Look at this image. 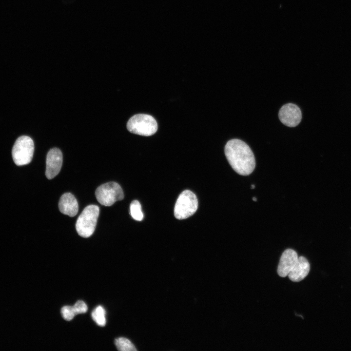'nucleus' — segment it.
<instances>
[{
    "instance_id": "8",
    "label": "nucleus",
    "mask_w": 351,
    "mask_h": 351,
    "mask_svg": "<svg viewBox=\"0 0 351 351\" xmlns=\"http://www.w3.org/2000/svg\"><path fill=\"white\" fill-rule=\"evenodd\" d=\"M62 154L57 148L51 149L46 156L45 175L49 179L55 177L60 172L62 164Z\"/></svg>"
},
{
    "instance_id": "9",
    "label": "nucleus",
    "mask_w": 351,
    "mask_h": 351,
    "mask_svg": "<svg viewBox=\"0 0 351 351\" xmlns=\"http://www.w3.org/2000/svg\"><path fill=\"white\" fill-rule=\"evenodd\" d=\"M297 253L292 249L285 250L282 253L277 267L278 274L282 277L288 276L297 261Z\"/></svg>"
},
{
    "instance_id": "17",
    "label": "nucleus",
    "mask_w": 351,
    "mask_h": 351,
    "mask_svg": "<svg viewBox=\"0 0 351 351\" xmlns=\"http://www.w3.org/2000/svg\"><path fill=\"white\" fill-rule=\"evenodd\" d=\"M255 188V186L254 184L251 185V189H254Z\"/></svg>"
},
{
    "instance_id": "15",
    "label": "nucleus",
    "mask_w": 351,
    "mask_h": 351,
    "mask_svg": "<svg viewBox=\"0 0 351 351\" xmlns=\"http://www.w3.org/2000/svg\"><path fill=\"white\" fill-rule=\"evenodd\" d=\"M61 313L63 319L66 321L71 320L76 315L73 306H65L61 310Z\"/></svg>"
},
{
    "instance_id": "18",
    "label": "nucleus",
    "mask_w": 351,
    "mask_h": 351,
    "mask_svg": "<svg viewBox=\"0 0 351 351\" xmlns=\"http://www.w3.org/2000/svg\"><path fill=\"white\" fill-rule=\"evenodd\" d=\"M253 201H257V199H256L255 197H254L253 198Z\"/></svg>"
},
{
    "instance_id": "16",
    "label": "nucleus",
    "mask_w": 351,
    "mask_h": 351,
    "mask_svg": "<svg viewBox=\"0 0 351 351\" xmlns=\"http://www.w3.org/2000/svg\"><path fill=\"white\" fill-rule=\"evenodd\" d=\"M73 306L76 314L85 313L88 310L86 304L82 300L78 301Z\"/></svg>"
},
{
    "instance_id": "5",
    "label": "nucleus",
    "mask_w": 351,
    "mask_h": 351,
    "mask_svg": "<svg viewBox=\"0 0 351 351\" xmlns=\"http://www.w3.org/2000/svg\"><path fill=\"white\" fill-rule=\"evenodd\" d=\"M198 208L195 195L190 190L183 191L178 196L174 208V215L178 219H183L192 215Z\"/></svg>"
},
{
    "instance_id": "4",
    "label": "nucleus",
    "mask_w": 351,
    "mask_h": 351,
    "mask_svg": "<svg viewBox=\"0 0 351 351\" xmlns=\"http://www.w3.org/2000/svg\"><path fill=\"white\" fill-rule=\"evenodd\" d=\"M34 143L29 136H22L16 140L12 150L14 163L17 166H22L29 163L33 158Z\"/></svg>"
},
{
    "instance_id": "2",
    "label": "nucleus",
    "mask_w": 351,
    "mask_h": 351,
    "mask_svg": "<svg viewBox=\"0 0 351 351\" xmlns=\"http://www.w3.org/2000/svg\"><path fill=\"white\" fill-rule=\"evenodd\" d=\"M99 207L95 205L86 207L78 216L76 229L81 237L87 238L94 232L99 215Z\"/></svg>"
},
{
    "instance_id": "12",
    "label": "nucleus",
    "mask_w": 351,
    "mask_h": 351,
    "mask_svg": "<svg viewBox=\"0 0 351 351\" xmlns=\"http://www.w3.org/2000/svg\"><path fill=\"white\" fill-rule=\"evenodd\" d=\"M106 312L101 306H98L92 312L91 316L96 324L101 327L106 325Z\"/></svg>"
},
{
    "instance_id": "13",
    "label": "nucleus",
    "mask_w": 351,
    "mask_h": 351,
    "mask_svg": "<svg viewBox=\"0 0 351 351\" xmlns=\"http://www.w3.org/2000/svg\"><path fill=\"white\" fill-rule=\"evenodd\" d=\"M115 344L117 349L120 351H136L135 346L128 339L125 337H119L115 339Z\"/></svg>"
},
{
    "instance_id": "6",
    "label": "nucleus",
    "mask_w": 351,
    "mask_h": 351,
    "mask_svg": "<svg viewBox=\"0 0 351 351\" xmlns=\"http://www.w3.org/2000/svg\"><path fill=\"white\" fill-rule=\"evenodd\" d=\"M98 201L102 205L110 206L124 198L120 186L115 182H109L98 187L95 191Z\"/></svg>"
},
{
    "instance_id": "11",
    "label": "nucleus",
    "mask_w": 351,
    "mask_h": 351,
    "mask_svg": "<svg viewBox=\"0 0 351 351\" xmlns=\"http://www.w3.org/2000/svg\"><path fill=\"white\" fill-rule=\"evenodd\" d=\"M310 265L308 260L304 256L298 257V260L288 276L293 282H299L304 279L308 274Z\"/></svg>"
},
{
    "instance_id": "7",
    "label": "nucleus",
    "mask_w": 351,
    "mask_h": 351,
    "mask_svg": "<svg viewBox=\"0 0 351 351\" xmlns=\"http://www.w3.org/2000/svg\"><path fill=\"white\" fill-rule=\"evenodd\" d=\"M281 122L287 126L295 127L301 121L302 114L300 108L293 103L284 105L280 109L278 114Z\"/></svg>"
},
{
    "instance_id": "14",
    "label": "nucleus",
    "mask_w": 351,
    "mask_h": 351,
    "mask_svg": "<svg viewBox=\"0 0 351 351\" xmlns=\"http://www.w3.org/2000/svg\"><path fill=\"white\" fill-rule=\"evenodd\" d=\"M130 211L131 216L136 220L141 221L143 218V214L141 206L138 201L133 200L130 204Z\"/></svg>"
},
{
    "instance_id": "1",
    "label": "nucleus",
    "mask_w": 351,
    "mask_h": 351,
    "mask_svg": "<svg viewBox=\"0 0 351 351\" xmlns=\"http://www.w3.org/2000/svg\"><path fill=\"white\" fill-rule=\"evenodd\" d=\"M224 152L230 165L239 175L248 176L254 170V155L250 147L242 140L233 139L228 141Z\"/></svg>"
},
{
    "instance_id": "10",
    "label": "nucleus",
    "mask_w": 351,
    "mask_h": 351,
    "mask_svg": "<svg viewBox=\"0 0 351 351\" xmlns=\"http://www.w3.org/2000/svg\"><path fill=\"white\" fill-rule=\"evenodd\" d=\"M58 208L61 213L73 217L78 212V205L75 196L70 193H66L60 197Z\"/></svg>"
},
{
    "instance_id": "3",
    "label": "nucleus",
    "mask_w": 351,
    "mask_h": 351,
    "mask_svg": "<svg viewBox=\"0 0 351 351\" xmlns=\"http://www.w3.org/2000/svg\"><path fill=\"white\" fill-rule=\"evenodd\" d=\"M127 128L132 133L143 136H150L156 132L157 124L152 116L139 114L133 116L129 119Z\"/></svg>"
}]
</instances>
